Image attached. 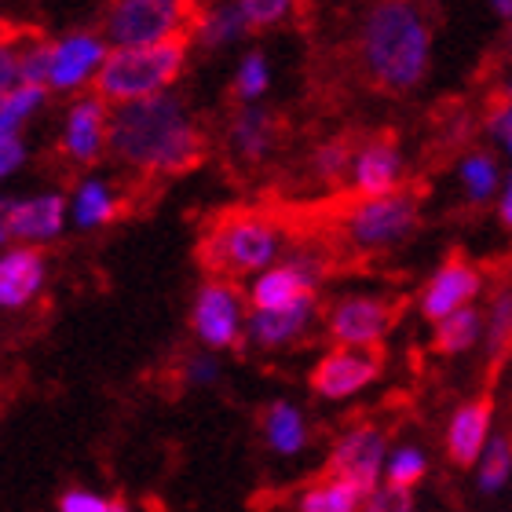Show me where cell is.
Here are the masks:
<instances>
[{
  "instance_id": "obj_1",
  "label": "cell",
  "mask_w": 512,
  "mask_h": 512,
  "mask_svg": "<svg viewBox=\"0 0 512 512\" xmlns=\"http://www.w3.org/2000/svg\"><path fill=\"white\" fill-rule=\"evenodd\" d=\"M114 154L147 172H187L205 154L202 136L187 125L183 110L169 96L128 99L110 125Z\"/></svg>"
},
{
  "instance_id": "obj_2",
  "label": "cell",
  "mask_w": 512,
  "mask_h": 512,
  "mask_svg": "<svg viewBox=\"0 0 512 512\" xmlns=\"http://www.w3.org/2000/svg\"><path fill=\"white\" fill-rule=\"evenodd\" d=\"M428 59L425 26L410 4L388 0L366 22V66L384 88H410L421 77Z\"/></svg>"
},
{
  "instance_id": "obj_3",
  "label": "cell",
  "mask_w": 512,
  "mask_h": 512,
  "mask_svg": "<svg viewBox=\"0 0 512 512\" xmlns=\"http://www.w3.org/2000/svg\"><path fill=\"white\" fill-rule=\"evenodd\" d=\"M187 30L172 33L165 41L150 44H121L118 52L107 55V63L99 66L96 74V96L118 99H143L158 96L161 88L172 85L187 55Z\"/></svg>"
},
{
  "instance_id": "obj_4",
  "label": "cell",
  "mask_w": 512,
  "mask_h": 512,
  "mask_svg": "<svg viewBox=\"0 0 512 512\" xmlns=\"http://www.w3.org/2000/svg\"><path fill=\"white\" fill-rule=\"evenodd\" d=\"M275 227L264 216H224L205 238L202 256L216 271H256L275 256Z\"/></svg>"
},
{
  "instance_id": "obj_5",
  "label": "cell",
  "mask_w": 512,
  "mask_h": 512,
  "mask_svg": "<svg viewBox=\"0 0 512 512\" xmlns=\"http://www.w3.org/2000/svg\"><path fill=\"white\" fill-rule=\"evenodd\" d=\"M194 0H118L107 19L110 37L121 44H150L180 33L187 15H194Z\"/></svg>"
},
{
  "instance_id": "obj_6",
  "label": "cell",
  "mask_w": 512,
  "mask_h": 512,
  "mask_svg": "<svg viewBox=\"0 0 512 512\" xmlns=\"http://www.w3.org/2000/svg\"><path fill=\"white\" fill-rule=\"evenodd\" d=\"M414 224V198H366V205L355 213L352 235L359 246H388L395 238H403Z\"/></svg>"
},
{
  "instance_id": "obj_7",
  "label": "cell",
  "mask_w": 512,
  "mask_h": 512,
  "mask_svg": "<svg viewBox=\"0 0 512 512\" xmlns=\"http://www.w3.org/2000/svg\"><path fill=\"white\" fill-rule=\"evenodd\" d=\"M381 454H384L381 432H374V428H355L352 436H344L341 447L333 450L330 476L352 480L363 494H374L377 472H381Z\"/></svg>"
},
{
  "instance_id": "obj_8",
  "label": "cell",
  "mask_w": 512,
  "mask_h": 512,
  "mask_svg": "<svg viewBox=\"0 0 512 512\" xmlns=\"http://www.w3.org/2000/svg\"><path fill=\"white\" fill-rule=\"evenodd\" d=\"M381 370V359L363 352H333L326 355L315 370H311V388L326 399H341V395L359 392L363 384H370Z\"/></svg>"
},
{
  "instance_id": "obj_9",
  "label": "cell",
  "mask_w": 512,
  "mask_h": 512,
  "mask_svg": "<svg viewBox=\"0 0 512 512\" xmlns=\"http://www.w3.org/2000/svg\"><path fill=\"white\" fill-rule=\"evenodd\" d=\"M194 326L202 333V341L224 348L238 341V297L227 286H205L194 308Z\"/></svg>"
},
{
  "instance_id": "obj_10",
  "label": "cell",
  "mask_w": 512,
  "mask_h": 512,
  "mask_svg": "<svg viewBox=\"0 0 512 512\" xmlns=\"http://www.w3.org/2000/svg\"><path fill=\"white\" fill-rule=\"evenodd\" d=\"M476 289H480V275L469 264H447L425 289V315L447 319L450 311H458L465 300L476 297Z\"/></svg>"
},
{
  "instance_id": "obj_11",
  "label": "cell",
  "mask_w": 512,
  "mask_h": 512,
  "mask_svg": "<svg viewBox=\"0 0 512 512\" xmlns=\"http://www.w3.org/2000/svg\"><path fill=\"white\" fill-rule=\"evenodd\" d=\"M388 319H392V311L384 308V304H377V300H348V304H341V308L333 311L330 330L344 344H370L381 337Z\"/></svg>"
},
{
  "instance_id": "obj_12",
  "label": "cell",
  "mask_w": 512,
  "mask_h": 512,
  "mask_svg": "<svg viewBox=\"0 0 512 512\" xmlns=\"http://www.w3.org/2000/svg\"><path fill=\"white\" fill-rule=\"evenodd\" d=\"M66 205L63 198H33V202H19L4 209V231L15 238H52L63 227Z\"/></svg>"
},
{
  "instance_id": "obj_13",
  "label": "cell",
  "mask_w": 512,
  "mask_h": 512,
  "mask_svg": "<svg viewBox=\"0 0 512 512\" xmlns=\"http://www.w3.org/2000/svg\"><path fill=\"white\" fill-rule=\"evenodd\" d=\"M44 278V260L37 249H15L0 264V304L4 308H22L37 293Z\"/></svg>"
},
{
  "instance_id": "obj_14",
  "label": "cell",
  "mask_w": 512,
  "mask_h": 512,
  "mask_svg": "<svg viewBox=\"0 0 512 512\" xmlns=\"http://www.w3.org/2000/svg\"><path fill=\"white\" fill-rule=\"evenodd\" d=\"M487 428H491V403H487V399H483V403L461 406L458 417H454V425H450V436H447L450 458L458 461V465H472V461L480 458Z\"/></svg>"
},
{
  "instance_id": "obj_15",
  "label": "cell",
  "mask_w": 512,
  "mask_h": 512,
  "mask_svg": "<svg viewBox=\"0 0 512 512\" xmlns=\"http://www.w3.org/2000/svg\"><path fill=\"white\" fill-rule=\"evenodd\" d=\"M103 59V44L92 41V37H70L55 48V59H52V81L48 85L55 88H74L81 85L88 74H92V66H99Z\"/></svg>"
},
{
  "instance_id": "obj_16",
  "label": "cell",
  "mask_w": 512,
  "mask_h": 512,
  "mask_svg": "<svg viewBox=\"0 0 512 512\" xmlns=\"http://www.w3.org/2000/svg\"><path fill=\"white\" fill-rule=\"evenodd\" d=\"M304 297H311V271L304 267H278L260 278L253 289L256 308H289Z\"/></svg>"
},
{
  "instance_id": "obj_17",
  "label": "cell",
  "mask_w": 512,
  "mask_h": 512,
  "mask_svg": "<svg viewBox=\"0 0 512 512\" xmlns=\"http://www.w3.org/2000/svg\"><path fill=\"white\" fill-rule=\"evenodd\" d=\"M395 176H399V158H395L392 143H374V147H366L359 165H355V183H359V194H363V198L392 194Z\"/></svg>"
},
{
  "instance_id": "obj_18",
  "label": "cell",
  "mask_w": 512,
  "mask_h": 512,
  "mask_svg": "<svg viewBox=\"0 0 512 512\" xmlns=\"http://www.w3.org/2000/svg\"><path fill=\"white\" fill-rule=\"evenodd\" d=\"M103 147V107L96 99L88 103H77L74 114H70V125H66V150L74 154L77 161H92Z\"/></svg>"
},
{
  "instance_id": "obj_19",
  "label": "cell",
  "mask_w": 512,
  "mask_h": 512,
  "mask_svg": "<svg viewBox=\"0 0 512 512\" xmlns=\"http://www.w3.org/2000/svg\"><path fill=\"white\" fill-rule=\"evenodd\" d=\"M311 315V297L289 304V308H260L253 319V337L260 344H282L293 333L304 330V322Z\"/></svg>"
},
{
  "instance_id": "obj_20",
  "label": "cell",
  "mask_w": 512,
  "mask_h": 512,
  "mask_svg": "<svg viewBox=\"0 0 512 512\" xmlns=\"http://www.w3.org/2000/svg\"><path fill=\"white\" fill-rule=\"evenodd\" d=\"M359 498H363V491H359L352 480L333 476L330 483H322V487H315V491L304 494L300 509L304 512H348V509H355Z\"/></svg>"
},
{
  "instance_id": "obj_21",
  "label": "cell",
  "mask_w": 512,
  "mask_h": 512,
  "mask_svg": "<svg viewBox=\"0 0 512 512\" xmlns=\"http://www.w3.org/2000/svg\"><path fill=\"white\" fill-rule=\"evenodd\" d=\"M267 436H271V447H278L282 454H293L304 443V425H300L297 410L286 403L271 406V414H267Z\"/></svg>"
},
{
  "instance_id": "obj_22",
  "label": "cell",
  "mask_w": 512,
  "mask_h": 512,
  "mask_svg": "<svg viewBox=\"0 0 512 512\" xmlns=\"http://www.w3.org/2000/svg\"><path fill=\"white\" fill-rule=\"evenodd\" d=\"M476 333H480V322L472 311H450L436 333V348L439 352H465L476 341Z\"/></svg>"
},
{
  "instance_id": "obj_23",
  "label": "cell",
  "mask_w": 512,
  "mask_h": 512,
  "mask_svg": "<svg viewBox=\"0 0 512 512\" xmlns=\"http://www.w3.org/2000/svg\"><path fill=\"white\" fill-rule=\"evenodd\" d=\"M41 96H44V85L4 88V99H0V128H4V132H15V125L41 103Z\"/></svg>"
},
{
  "instance_id": "obj_24",
  "label": "cell",
  "mask_w": 512,
  "mask_h": 512,
  "mask_svg": "<svg viewBox=\"0 0 512 512\" xmlns=\"http://www.w3.org/2000/svg\"><path fill=\"white\" fill-rule=\"evenodd\" d=\"M77 224L81 227H92V224H103L114 216V202H110V194L103 183H85L81 194H77Z\"/></svg>"
},
{
  "instance_id": "obj_25",
  "label": "cell",
  "mask_w": 512,
  "mask_h": 512,
  "mask_svg": "<svg viewBox=\"0 0 512 512\" xmlns=\"http://www.w3.org/2000/svg\"><path fill=\"white\" fill-rule=\"evenodd\" d=\"M509 469H512V450L505 439L491 443L487 447V458H483V472H480V487L483 491H498L505 480H509Z\"/></svg>"
},
{
  "instance_id": "obj_26",
  "label": "cell",
  "mask_w": 512,
  "mask_h": 512,
  "mask_svg": "<svg viewBox=\"0 0 512 512\" xmlns=\"http://www.w3.org/2000/svg\"><path fill=\"white\" fill-rule=\"evenodd\" d=\"M421 476H425V458H421V454L399 450L392 458V469H388V483H392V487H406V491H410Z\"/></svg>"
},
{
  "instance_id": "obj_27",
  "label": "cell",
  "mask_w": 512,
  "mask_h": 512,
  "mask_svg": "<svg viewBox=\"0 0 512 512\" xmlns=\"http://www.w3.org/2000/svg\"><path fill=\"white\" fill-rule=\"evenodd\" d=\"M289 0H242V19L249 26H275L286 15Z\"/></svg>"
},
{
  "instance_id": "obj_28",
  "label": "cell",
  "mask_w": 512,
  "mask_h": 512,
  "mask_svg": "<svg viewBox=\"0 0 512 512\" xmlns=\"http://www.w3.org/2000/svg\"><path fill=\"white\" fill-rule=\"evenodd\" d=\"M238 147L246 150L249 158H256L267 147V118L264 114H249L238 121Z\"/></svg>"
},
{
  "instance_id": "obj_29",
  "label": "cell",
  "mask_w": 512,
  "mask_h": 512,
  "mask_svg": "<svg viewBox=\"0 0 512 512\" xmlns=\"http://www.w3.org/2000/svg\"><path fill=\"white\" fill-rule=\"evenodd\" d=\"M465 183H469V191L476 194V198H487V194L494 191V183H498L494 165L487 158H472L469 165H465Z\"/></svg>"
},
{
  "instance_id": "obj_30",
  "label": "cell",
  "mask_w": 512,
  "mask_h": 512,
  "mask_svg": "<svg viewBox=\"0 0 512 512\" xmlns=\"http://www.w3.org/2000/svg\"><path fill=\"white\" fill-rule=\"evenodd\" d=\"M267 88V70H264V59L260 55H249L246 66H242V74H238V96H260Z\"/></svg>"
},
{
  "instance_id": "obj_31",
  "label": "cell",
  "mask_w": 512,
  "mask_h": 512,
  "mask_svg": "<svg viewBox=\"0 0 512 512\" xmlns=\"http://www.w3.org/2000/svg\"><path fill=\"white\" fill-rule=\"evenodd\" d=\"M59 509L63 512H110V509H118V505L103 502L99 494L70 491V494H63V505H59Z\"/></svg>"
},
{
  "instance_id": "obj_32",
  "label": "cell",
  "mask_w": 512,
  "mask_h": 512,
  "mask_svg": "<svg viewBox=\"0 0 512 512\" xmlns=\"http://www.w3.org/2000/svg\"><path fill=\"white\" fill-rule=\"evenodd\" d=\"M0 154H4V158H0V172H11L22 161V147H19V139H15V132H4V136H0Z\"/></svg>"
},
{
  "instance_id": "obj_33",
  "label": "cell",
  "mask_w": 512,
  "mask_h": 512,
  "mask_svg": "<svg viewBox=\"0 0 512 512\" xmlns=\"http://www.w3.org/2000/svg\"><path fill=\"white\" fill-rule=\"evenodd\" d=\"M319 169L326 172V176H337V172L344 169V150L341 147H326L319 154Z\"/></svg>"
},
{
  "instance_id": "obj_34",
  "label": "cell",
  "mask_w": 512,
  "mask_h": 512,
  "mask_svg": "<svg viewBox=\"0 0 512 512\" xmlns=\"http://www.w3.org/2000/svg\"><path fill=\"white\" fill-rule=\"evenodd\" d=\"M509 326H512V300H502V304H498V315H494V344L505 341Z\"/></svg>"
},
{
  "instance_id": "obj_35",
  "label": "cell",
  "mask_w": 512,
  "mask_h": 512,
  "mask_svg": "<svg viewBox=\"0 0 512 512\" xmlns=\"http://www.w3.org/2000/svg\"><path fill=\"white\" fill-rule=\"evenodd\" d=\"M502 216H505V224L512 227V180H509V191H505V198H502Z\"/></svg>"
},
{
  "instance_id": "obj_36",
  "label": "cell",
  "mask_w": 512,
  "mask_h": 512,
  "mask_svg": "<svg viewBox=\"0 0 512 512\" xmlns=\"http://www.w3.org/2000/svg\"><path fill=\"white\" fill-rule=\"evenodd\" d=\"M494 8L502 11V15H509V11H512V0H494Z\"/></svg>"
},
{
  "instance_id": "obj_37",
  "label": "cell",
  "mask_w": 512,
  "mask_h": 512,
  "mask_svg": "<svg viewBox=\"0 0 512 512\" xmlns=\"http://www.w3.org/2000/svg\"><path fill=\"white\" fill-rule=\"evenodd\" d=\"M509 150H512V136H509Z\"/></svg>"
},
{
  "instance_id": "obj_38",
  "label": "cell",
  "mask_w": 512,
  "mask_h": 512,
  "mask_svg": "<svg viewBox=\"0 0 512 512\" xmlns=\"http://www.w3.org/2000/svg\"><path fill=\"white\" fill-rule=\"evenodd\" d=\"M509 96H512V92H509Z\"/></svg>"
}]
</instances>
